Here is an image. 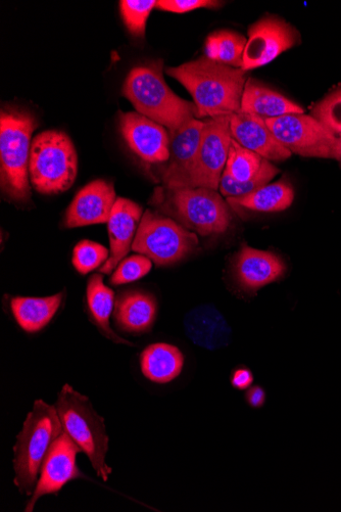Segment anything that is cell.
Listing matches in <instances>:
<instances>
[{
	"label": "cell",
	"mask_w": 341,
	"mask_h": 512,
	"mask_svg": "<svg viewBox=\"0 0 341 512\" xmlns=\"http://www.w3.org/2000/svg\"><path fill=\"white\" fill-rule=\"evenodd\" d=\"M294 200V188L287 180L281 179L265 185L264 188L252 194L228 198L227 204L258 212H281L288 209Z\"/></svg>",
	"instance_id": "obj_24"
},
{
	"label": "cell",
	"mask_w": 341,
	"mask_h": 512,
	"mask_svg": "<svg viewBox=\"0 0 341 512\" xmlns=\"http://www.w3.org/2000/svg\"><path fill=\"white\" fill-rule=\"evenodd\" d=\"M77 172V152L65 132L48 130L33 139L29 176L38 193L57 195L67 192L74 184Z\"/></svg>",
	"instance_id": "obj_6"
},
{
	"label": "cell",
	"mask_w": 341,
	"mask_h": 512,
	"mask_svg": "<svg viewBox=\"0 0 341 512\" xmlns=\"http://www.w3.org/2000/svg\"><path fill=\"white\" fill-rule=\"evenodd\" d=\"M252 372L246 368H240L233 372L231 379L232 386L238 390L249 389L253 384Z\"/></svg>",
	"instance_id": "obj_34"
},
{
	"label": "cell",
	"mask_w": 341,
	"mask_h": 512,
	"mask_svg": "<svg viewBox=\"0 0 341 512\" xmlns=\"http://www.w3.org/2000/svg\"><path fill=\"white\" fill-rule=\"evenodd\" d=\"M264 159L253 151L240 146L232 138L225 172L237 181L252 179L261 169Z\"/></svg>",
	"instance_id": "obj_28"
},
{
	"label": "cell",
	"mask_w": 341,
	"mask_h": 512,
	"mask_svg": "<svg viewBox=\"0 0 341 512\" xmlns=\"http://www.w3.org/2000/svg\"><path fill=\"white\" fill-rule=\"evenodd\" d=\"M248 401L253 407H261L265 402V392L260 387L251 388L247 395Z\"/></svg>",
	"instance_id": "obj_35"
},
{
	"label": "cell",
	"mask_w": 341,
	"mask_h": 512,
	"mask_svg": "<svg viewBox=\"0 0 341 512\" xmlns=\"http://www.w3.org/2000/svg\"><path fill=\"white\" fill-rule=\"evenodd\" d=\"M277 141L291 154L334 159L338 137L313 116L290 114L266 120Z\"/></svg>",
	"instance_id": "obj_9"
},
{
	"label": "cell",
	"mask_w": 341,
	"mask_h": 512,
	"mask_svg": "<svg viewBox=\"0 0 341 512\" xmlns=\"http://www.w3.org/2000/svg\"><path fill=\"white\" fill-rule=\"evenodd\" d=\"M63 299V293L43 298L16 297L11 301V308L21 329L34 334L43 330L52 321Z\"/></svg>",
	"instance_id": "obj_23"
},
{
	"label": "cell",
	"mask_w": 341,
	"mask_h": 512,
	"mask_svg": "<svg viewBox=\"0 0 341 512\" xmlns=\"http://www.w3.org/2000/svg\"><path fill=\"white\" fill-rule=\"evenodd\" d=\"M220 4L212 0H160L156 8L165 12L184 14L203 8H217Z\"/></svg>",
	"instance_id": "obj_33"
},
{
	"label": "cell",
	"mask_w": 341,
	"mask_h": 512,
	"mask_svg": "<svg viewBox=\"0 0 341 512\" xmlns=\"http://www.w3.org/2000/svg\"><path fill=\"white\" fill-rule=\"evenodd\" d=\"M230 130L232 138L240 146L255 152L263 159L281 162L291 156L262 118L238 112L230 116Z\"/></svg>",
	"instance_id": "obj_16"
},
{
	"label": "cell",
	"mask_w": 341,
	"mask_h": 512,
	"mask_svg": "<svg viewBox=\"0 0 341 512\" xmlns=\"http://www.w3.org/2000/svg\"><path fill=\"white\" fill-rule=\"evenodd\" d=\"M157 316L155 297L141 291L126 292L115 304V319L118 327L127 333L142 334L153 327Z\"/></svg>",
	"instance_id": "obj_21"
},
{
	"label": "cell",
	"mask_w": 341,
	"mask_h": 512,
	"mask_svg": "<svg viewBox=\"0 0 341 512\" xmlns=\"http://www.w3.org/2000/svg\"><path fill=\"white\" fill-rule=\"evenodd\" d=\"M117 201L114 184L103 179L88 183L67 210L65 226L76 228L108 223Z\"/></svg>",
	"instance_id": "obj_15"
},
{
	"label": "cell",
	"mask_w": 341,
	"mask_h": 512,
	"mask_svg": "<svg viewBox=\"0 0 341 512\" xmlns=\"http://www.w3.org/2000/svg\"><path fill=\"white\" fill-rule=\"evenodd\" d=\"M163 70V61L132 69L122 93L137 113L174 131L189 120L198 119V109L194 103L175 95L164 79Z\"/></svg>",
	"instance_id": "obj_2"
},
{
	"label": "cell",
	"mask_w": 341,
	"mask_h": 512,
	"mask_svg": "<svg viewBox=\"0 0 341 512\" xmlns=\"http://www.w3.org/2000/svg\"><path fill=\"white\" fill-rule=\"evenodd\" d=\"M237 282L243 290L255 292L284 274L285 264L277 255L242 246L236 260Z\"/></svg>",
	"instance_id": "obj_18"
},
{
	"label": "cell",
	"mask_w": 341,
	"mask_h": 512,
	"mask_svg": "<svg viewBox=\"0 0 341 512\" xmlns=\"http://www.w3.org/2000/svg\"><path fill=\"white\" fill-rule=\"evenodd\" d=\"M156 0H122L120 10L128 31L135 37L145 34L146 22L157 7Z\"/></svg>",
	"instance_id": "obj_29"
},
{
	"label": "cell",
	"mask_w": 341,
	"mask_h": 512,
	"mask_svg": "<svg viewBox=\"0 0 341 512\" xmlns=\"http://www.w3.org/2000/svg\"><path fill=\"white\" fill-rule=\"evenodd\" d=\"M205 121L193 118L180 128L169 131V164L164 169L163 181L169 190L181 189L198 154Z\"/></svg>",
	"instance_id": "obj_14"
},
{
	"label": "cell",
	"mask_w": 341,
	"mask_h": 512,
	"mask_svg": "<svg viewBox=\"0 0 341 512\" xmlns=\"http://www.w3.org/2000/svg\"><path fill=\"white\" fill-rule=\"evenodd\" d=\"M183 366L182 352L177 347L165 343L149 346L140 356L142 375L159 385L176 380L181 375Z\"/></svg>",
	"instance_id": "obj_22"
},
{
	"label": "cell",
	"mask_w": 341,
	"mask_h": 512,
	"mask_svg": "<svg viewBox=\"0 0 341 512\" xmlns=\"http://www.w3.org/2000/svg\"><path fill=\"white\" fill-rule=\"evenodd\" d=\"M278 173L279 169L264 159L259 172L245 182L235 180L224 171L219 188L221 194L227 198L246 196L264 188Z\"/></svg>",
	"instance_id": "obj_27"
},
{
	"label": "cell",
	"mask_w": 341,
	"mask_h": 512,
	"mask_svg": "<svg viewBox=\"0 0 341 512\" xmlns=\"http://www.w3.org/2000/svg\"><path fill=\"white\" fill-rule=\"evenodd\" d=\"M249 38L243 55L242 70L264 67L284 52L294 48L301 38L299 32L284 20L267 16L249 29Z\"/></svg>",
	"instance_id": "obj_11"
},
{
	"label": "cell",
	"mask_w": 341,
	"mask_h": 512,
	"mask_svg": "<svg viewBox=\"0 0 341 512\" xmlns=\"http://www.w3.org/2000/svg\"><path fill=\"white\" fill-rule=\"evenodd\" d=\"M63 433L56 406L36 401L14 447V482L22 494L34 493L43 462Z\"/></svg>",
	"instance_id": "obj_3"
},
{
	"label": "cell",
	"mask_w": 341,
	"mask_h": 512,
	"mask_svg": "<svg viewBox=\"0 0 341 512\" xmlns=\"http://www.w3.org/2000/svg\"><path fill=\"white\" fill-rule=\"evenodd\" d=\"M169 212L201 236L223 234L231 221L227 203L217 191L206 188L170 190Z\"/></svg>",
	"instance_id": "obj_8"
},
{
	"label": "cell",
	"mask_w": 341,
	"mask_h": 512,
	"mask_svg": "<svg viewBox=\"0 0 341 512\" xmlns=\"http://www.w3.org/2000/svg\"><path fill=\"white\" fill-rule=\"evenodd\" d=\"M240 112L268 120L290 114H304V109L281 93L250 78L243 90Z\"/></svg>",
	"instance_id": "obj_20"
},
{
	"label": "cell",
	"mask_w": 341,
	"mask_h": 512,
	"mask_svg": "<svg viewBox=\"0 0 341 512\" xmlns=\"http://www.w3.org/2000/svg\"><path fill=\"white\" fill-rule=\"evenodd\" d=\"M312 116L335 136H341V87L329 93L312 110Z\"/></svg>",
	"instance_id": "obj_31"
},
{
	"label": "cell",
	"mask_w": 341,
	"mask_h": 512,
	"mask_svg": "<svg viewBox=\"0 0 341 512\" xmlns=\"http://www.w3.org/2000/svg\"><path fill=\"white\" fill-rule=\"evenodd\" d=\"M0 156H2V190L13 201L31 198L29 161L31 136L37 127L28 111L4 109L0 119Z\"/></svg>",
	"instance_id": "obj_4"
},
{
	"label": "cell",
	"mask_w": 341,
	"mask_h": 512,
	"mask_svg": "<svg viewBox=\"0 0 341 512\" xmlns=\"http://www.w3.org/2000/svg\"><path fill=\"white\" fill-rule=\"evenodd\" d=\"M167 74L179 81L190 93L198 109V118H218L240 112L247 71L209 59L207 56Z\"/></svg>",
	"instance_id": "obj_1"
},
{
	"label": "cell",
	"mask_w": 341,
	"mask_h": 512,
	"mask_svg": "<svg viewBox=\"0 0 341 512\" xmlns=\"http://www.w3.org/2000/svg\"><path fill=\"white\" fill-rule=\"evenodd\" d=\"M152 260L143 255H135L124 259L116 268L110 282L121 286L138 281L152 270Z\"/></svg>",
	"instance_id": "obj_32"
},
{
	"label": "cell",
	"mask_w": 341,
	"mask_h": 512,
	"mask_svg": "<svg viewBox=\"0 0 341 512\" xmlns=\"http://www.w3.org/2000/svg\"><path fill=\"white\" fill-rule=\"evenodd\" d=\"M231 141L230 116L205 121L198 154L182 188L217 191L226 167Z\"/></svg>",
	"instance_id": "obj_10"
},
{
	"label": "cell",
	"mask_w": 341,
	"mask_h": 512,
	"mask_svg": "<svg viewBox=\"0 0 341 512\" xmlns=\"http://www.w3.org/2000/svg\"><path fill=\"white\" fill-rule=\"evenodd\" d=\"M184 325L189 339L203 348L216 350L230 343L231 329L213 306L193 309L186 315Z\"/></svg>",
	"instance_id": "obj_19"
},
{
	"label": "cell",
	"mask_w": 341,
	"mask_h": 512,
	"mask_svg": "<svg viewBox=\"0 0 341 512\" xmlns=\"http://www.w3.org/2000/svg\"><path fill=\"white\" fill-rule=\"evenodd\" d=\"M86 297L89 312L104 335L117 343L130 345L115 335L110 327V319L115 307V294L104 284L101 274H94L90 277Z\"/></svg>",
	"instance_id": "obj_25"
},
{
	"label": "cell",
	"mask_w": 341,
	"mask_h": 512,
	"mask_svg": "<svg viewBox=\"0 0 341 512\" xmlns=\"http://www.w3.org/2000/svg\"><path fill=\"white\" fill-rule=\"evenodd\" d=\"M198 244V236L181 224L146 211L139 224L132 250L150 258L157 266H167L185 258Z\"/></svg>",
	"instance_id": "obj_7"
},
{
	"label": "cell",
	"mask_w": 341,
	"mask_h": 512,
	"mask_svg": "<svg viewBox=\"0 0 341 512\" xmlns=\"http://www.w3.org/2000/svg\"><path fill=\"white\" fill-rule=\"evenodd\" d=\"M142 209L139 205L124 198L117 199L108 222L111 255L101 268V273L109 274L127 256L141 222Z\"/></svg>",
	"instance_id": "obj_17"
},
{
	"label": "cell",
	"mask_w": 341,
	"mask_h": 512,
	"mask_svg": "<svg viewBox=\"0 0 341 512\" xmlns=\"http://www.w3.org/2000/svg\"><path fill=\"white\" fill-rule=\"evenodd\" d=\"M109 258L107 248L86 240L78 243L73 251V265L79 273L84 275L99 268Z\"/></svg>",
	"instance_id": "obj_30"
},
{
	"label": "cell",
	"mask_w": 341,
	"mask_h": 512,
	"mask_svg": "<svg viewBox=\"0 0 341 512\" xmlns=\"http://www.w3.org/2000/svg\"><path fill=\"white\" fill-rule=\"evenodd\" d=\"M79 452L80 448L65 432L57 439L43 462L37 486L25 511H33L38 499L58 495L69 482L81 477L76 463Z\"/></svg>",
	"instance_id": "obj_12"
},
{
	"label": "cell",
	"mask_w": 341,
	"mask_h": 512,
	"mask_svg": "<svg viewBox=\"0 0 341 512\" xmlns=\"http://www.w3.org/2000/svg\"><path fill=\"white\" fill-rule=\"evenodd\" d=\"M247 42L248 39L239 33L217 31L209 35L206 41V56L215 62L241 69Z\"/></svg>",
	"instance_id": "obj_26"
},
{
	"label": "cell",
	"mask_w": 341,
	"mask_h": 512,
	"mask_svg": "<svg viewBox=\"0 0 341 512\" xmlns=\"http://www.w3.org/2000/svg\"><path fill=\"white\" fill-rule=\"evenodd\" d=\"M334 159L337 160L341 165V136L338 137V139H337Z\"/></svg>",
	"instance_id": "obj_36"
},
{
	"label": "cell",
	"mask_w": 341,
	"mask_h": 512,
	"mask_svg": "<svg viewBox=\"0 0 341 512\" xmlns=\"http://www.w3.org/2000/svg\"><path fill=\"white\" fill-rule=\"evenodd\" d=\"M120 129L128 147L143 161L165 163L170 157V136L161 124L139 113H122Z\"/></svg>",
	"instance_id": "obj_13"
},
{
	"label": "cell",
	"mask_w": 341,
	"mask_h": 512,
	"mask_svg": "<svg viewBox=\"0 0 341 512\" xmlns=\"http://www.w3.org/2000/svg\"><path fill=\"white\" fill-rule=\"evenodd\" d=\"M55 406L64 432L86 454L97 476L107 482L112 470L106 462L109 437L104 418L94 411L87 397L69 385L62 389Z\"/></svg>",
	"instance_id": "obj_5"
}]
</instances>
